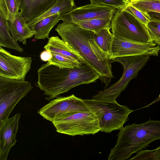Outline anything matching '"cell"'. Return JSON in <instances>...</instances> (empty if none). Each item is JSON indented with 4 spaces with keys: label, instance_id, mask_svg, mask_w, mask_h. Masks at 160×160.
<instances>
[{
    "label": "cell",
    "instance_id": "8",
    "mask_svg": "<svg viewBox=\"0 0 160 160\" xmlns=\"http://www.w3.org/2000/svg\"><path fill=\"white\" fill-rule=\"evenodd\" d=\"M32 88L28 81L0 76V123L8 118L17 104Z\"/></svg>",
    "mask_w": 160,
    "mask_h": 160
},
{
    "label": "cell",
    "instance_id": "17",
    "mask_svg": "<svg viewBox=\"0 0 160 160\" xmlns=\"http://www.w3.org/2000/svg\"><path fill=\"white\" fill-rule=\"evenodd\" d=\"M76 8L74 0H56L55 3L46 11L27 23L31 29L40 20L57 14H62L71 11Z\"/></svg>",
    "mask_w": 160,
    "mask_h": 160
},
{
    "label": "cell",
    "instance_id": "4",
    "mask_svg": "<svg viewBox=\"0 0 160 160\" xmlns=\"http://www.w3.org/2000/svg\"><path fill=\"white\" fill-rule=\"evenodd\" d=\"M150 59L149 56L141 55L119 57L111 59L112 62H117L122 65L123 68L122 75L117 82L99 92L92 97V99L107 102L116 101L129 82L137 76L139 71Z\"/></svg>",
    "mask_w": 160,
    "mask_h": 160
},
{
    "label": "cell",
    "instance_id": "5",
    "mask_svg": "<svg viewBox=\"0 0 160 160\" xmlns=\"http://www.w3.org/2000/svg\"><path fill=\"white\" fill-rule=\"evenodd\" d=\"M92 110L95 112L99 120L100 131L110 133L120 130L128 119V116L133 110L116 101L107 102L93 99H84Z\"/></svg>",
    "mask_w": 160,
    "mask_h": 160
},
{
    "label": "cell",
    "instance_id": "9",
    "mask_svg": "<svg viewBox=\"0 0 160 160\" xmlns=\"http://www.w3.org/2000/svg\"><path fill=\"white\" fill-rule=\"evenodd\" d=\"M91 111L84 99L72 94L52 99L40 108L38 113L52 122L55 119L64 114Z\"/></svg>",
    "mask_w": 160,
    "mask_h": 160
},
{
    "label": "cell",
    "instance_id": "15",
    "mask_svg": "<svg viewBox=\"0 0 160 160\" xmlns=\"http://www.w3.org/2000/svg\"><path fill=\"white\" fill-rule=\"evenodd\" d=\"M7 24L13 38L26 45V40L34 36L35 31L28 26L27 22L20 12L16 14L14 21L7 20Z\"/></svg>",
    "mask_w": 160,
    "mask_h": 160
},
{
    "label": "cell",
    "instance_id": "26",
    "mask_svg": "<svg viewBox=\"0 0 160 160\" xmlns=\"http://www.w3.org/2000/svg\"><path fill=\"white\" fill-rule=\"evenodd\" d=\"M91 3L98 5L105 6L122 10L129 2V0H89Z\"/></svg>",
    "mask_w": 160,
    "mask_h": 160
},
{
    "label": "cell",
    "instance_id": "31",
    "mask_svg": "<svg viewBox=\"0 0 160 160\" xmlns=\"http://www.w3.org/2000/svg\"><path fill=\"white\" fill-rule=\"evenodd\" d=\"M160 100V93L158 97V98H156V99H155L153 101H152V102H151V103H150L149 104H148V105H147V106L143 107V108L148 107L149 106H150L152 105L153 103H154L155 102H158Z\"/></svg>",
    "mask_w": 160,
    "mask_h": 160
},
{
    "label": "cell",
    "instance_id": "6",
    "mask_svg": "<svg viewBox=\"0 0 160 160\" xmlns=\"http://www.w3.org/2000/svg\"><path fill=\"white\" fill-rule=\"evenodd\" d=\"M52 123L57 132L71 136L94 134L101 130L98 119L93 110L64 114Z\"/></svg>",
    "mask_w": 160,
    "mask_h": 160
},
{
    "label": "cell",
    "instance_id": "25",
    "mask_svg": "<svg viewBox=\"0 0 160 160\" xmlns=\"http://www.w3.org/2000/svg\"><path fill=\"white\" fill-rule=\"evenodd\" d=\"M130 160H160V145L152 150H142Z\"/></svg>",
    "mask_w": 160,
    "mask_h": 160
},
{
    "label": "cell",
    "instance_id": "12",
    "mask_svg": "<svg viewBox=\"0 0 160 160\" xmlns=\"http://www.w3.org/2000/svg\"><path fill=\"white\" fill-rule=\"evenodd\" d=\"M117 10L109 7L92 3L76 7L71 11L60 14L59 20L63 22L77 23L82 21L97 18L111 20Z\"/></svg>",
    "mask_w": 160,
    "mask_h": 160
},
{
    "label": "cell",
    "instance_id": "14",
    "mask_svg": "<svg viewBox=\"0 0 160 160\" xmlns=\"http://www.w3.org/2000/svg\"><path fill=\"white\" fill-rule=\"evenodd\" d=\"M56 0H20V12L28 22L46 11Z\"/></svg>",
    "mask_w": 160,
    "mask_h": 160
},
{
    "label": "cell",
    "instance_id": "18",
    "mask_svg": "<svg viewBox=\"0 0 160 160\" xmlns=\"http://www.w3.org/2000/svg\"><path fill=\"white\" fill-rule=\"evenodd\" d=\"M60 15L59 14L52 15L37 22L32 29L35 32L34 38L38 40L49 39V33L60 20Z\"/></svg>",
    "mask_w": 160,
    "mask_h": 160
},
{
    "label": "cell",
    "instance_id": "7",
    "mask_svg": "<svg viewBox=\"0 0 160 160\" xmlns=\"http://www.w3.org/2000/svg\"><path fill=\"white\" fill-rule=\"evenodd\" d=\"M112 33L137 42L153 43L146 25L124 10H117L111 22Z\"/></svg>",
    "mask_w": 160,
    "mask_h": 160
},
{
    "label": "cell",
    "instance_id": "22",
    "mask_svg": "<svg viewBox=\"0 0 160 160\" xmlns=\"http://www.w3.org/2000/svg\"><path fill=\"white\" fill-rule=\"evenodd\" d=\"M111 27L105 28L94 32L95 41L98 46L107 52L108 56L110 54L112 45L113 34L110 32Z\"/></svg>",
    "mask_w": 160,
    "mask_h": 160
},
{
    "label": "cell",
    "instance_id": "24",
    "mask_svg": "<svg viewBox=\"0 0 160 160\" xmlns=\"http://www.w3.org/2000/svg\"><path fill=\"white\" fill-rule=\"evenodd\" d=\"M111 20L105 18L94 19L77 23L84 29L96 32L103 28L111 27Z\"/></svg>",
    "mask_w": 160,
    "mask_h": 160
},
{
    "label": "cell",
    "instance_id": "19",
    "mask_svg": "<svg viewBox=\"0 0 160 160\" xmlns=\"http://www.w3.org/2000/svg\"><path fill=\"white\" fill-rule=\"evenodd\" d=\"M7 20L0 12V47L13 49L22 52L23 49L10 34Z\"/></svg>",
    "mask_w": 160,
    "mask_h": 160
},
{
    "label": "cell",
    "instance_id": "10",
    "mask_svg": "<svg viewBox=\"0 0 160 160\" xmlns=\"http://www.w3.org/2000/svg\"><path fill=\"white\" fill-rule=\"evenodd\" d=\"M113 34L110 54V60L119 57L135 55L158 56L160 47L153 43L140 42Z\"/></svg>",
    "mask_w": 160,
    "mask_h": 160
},
{
    "label": "cell",
    "instance_id": "21",
    "mask_svg": "<svg viewBox=\"0 0 160 160\" xmlns=\"http://www.w3.org/2000/svg\"><path fill=\"white\" fill-rule=\"evenodd\" d=\"M20 4V0H0V12L7 20L13 22Z\"/></svg>",
    "mask_w": 160,
    "mask_h": 160
},
{
    "label": "cell",
    "instance_id": "3",
    "mask_svg": "<svg viewBox=\"0 0 160 160\" xmlns=\"http://www.w3.org/2000/svg\"><path fill=\"white\" fill-rule=\"evenodd\" d=\"M117 142L112 149L108 160H125L134 153L160 140V121L150 118L142 123H134L123 127L118 134Z\"/></svg>",
    "mask_w": 160,
    "mask_h": 160
},
{
    "label": "cell",
    "instance_id": "16",
    "mask_svg": "<svg viewBox=\"0 0 160 160\" xmlns=\"http://www.w3.org/2000/svg\"><path fill=\"white\" fill-rule=\"evenodd\" d=\"M44 48L45 50L70 57L83 62V58L79 53L58 36L49 38Z\"/></svg>",
    "mask_w": 160,
    "mask_h": 160
},
{
    "label": "cell",
    "instance_id": "11",
    "mask_svg": "<svg viewBox=\"0 0 160 160\" xmlns=\"http://www.w3.org/2000/svg\"><path fill=\"white\" fill-rule=\"evenodd\" d=\"M32 59L15 56L0 47V76L25 81L31 69Z\"/></svg>",
    "mask_w": 160,
    "mask_h": 160
},
{
    "label": "cell",
    "instance_id": "29",
    "mask_svg": "<svg viewBox=\"0 0 160 160\" xmlns=\"http://www.w3.org/2000/svg\"><path fill=\"white\" fill-rule=\"evenodd\" d=\"M52 57V55L50 51L45 50L41 53L40 58L43 61L48 62Z\"/></svg>",
    "mask_w": 160,
    "mask_h": 160
},
{
    "label": "cell",
    "instance_id": "20",
    "mask_svg": "<svg viewBox=\"0 0 160 160\" xmlns=\"http://www.w3.org/2000/svg\"><path fill=\"white\" fill-rule=\"evenodd\" d=\"M52 57L48 62L61 68H72L80 66L82 62L70 57L51 52Z\"/></svg>",
    "mask_w": 160,
    "mask_h": 160
},
{
    "label": "cell",
    "instance_id": "23",
    "mask_svg": "<svg viewBox=\"0 0 160 160\" xmlns=\"http://www.w3.org/2000/svg\"><path fill=\"white\" fill-rule=\"evenodd\" d=\"M129 3L145 14L151 11L160 12V0H129Z\"/></svg>",
    "mask_w": 160,
    "mask_h": 160
},
{
    "label": "cell",
    "instance_id": "27",
    "mask_svg": "<svg viewBox=\"0 0 160 160\" xmlns=\"http://www.w3.org/2000/svg\"><path fill=\"white\" fill-rule=\"evenodd\" d=\"M146 26L153 42L160 46V21H150Z\"/></svg>",
    "mask_w": 160,
    "mask_h": 160
},
{
    "label": "cell",
    "instance_id": "2",
    "mask_svg": "<svg viewBox=\"0 0 160 160\" xmlns=\"http://www.w3.org/2000/svg\"><path fill=\"white\" fill-rule=\"evenodd\" d=\"M37 73L36 86L44 91L48 101L58 97L73 88L94 82L100 78L95 70L83 62L79 67L61 68L47 62L38 69Z\"/></svg>",
    "mask_w": 160,
    "mask_h": 160
},
{
    "label": "cell",
    "instance_id": "1",
    "mask_svg": "<svg viewBox=\"0 0 160 160\" xmlns=\"http://www.w3.org/2000/svg\"><path fill=\"white\" fill-rule=\"evenodd\" d=\"M55 30L62 40L79 53L83 62L99 74V79L107 86L114 78L112 62L108 53L96 42L94 32L72 22L60 23Z\"/></svg>",
    "mask_w": 160,
    "mask_h": 160
},
{
    "label": "cell",
    "instance_id": "28",
    "mask_svg": "<svg viewBox=\"0 0 160 160\" xmlns=\"http://www.w3.org/2000/svg\"><path fill=\"white\" fill-rule=\"evenodd\" d=\"M123 10L129 12L146 25L150 21L148 13L145 14L142 12L131 5L129 2Z\"/></svg>",
    "mask_w": 160,
    "mask_h": 160
},
{
    "label": "cell",
    "instance_id": "30",
    "mask_svg": "<svg viewBox=\"0 0 160 160\" xmlns=\"http://www.w3.org/2000/svg\"><path fill=\"white\" fill-rule=\"evenodd\" d=\"M150 21H160V12H150L148 13Z\"/></svg>",
    "mask_w": 160,
    "mask_h": 160
},
{
    "label": "cell",
    "instance_id": "13",
    "mask_svg": "<svg viewBox=\"0 0 160 160\" xmlns=\"http://www.w3.org/2000/svg\"><path fill=\"white\" fill-rule=\"evenodd\" d=\"M20 113L0 123V160H6L11 148L16 143Z\"/></svg>",
    "mask_w": 160,
    "mask_h": 160
}]
</instances>
